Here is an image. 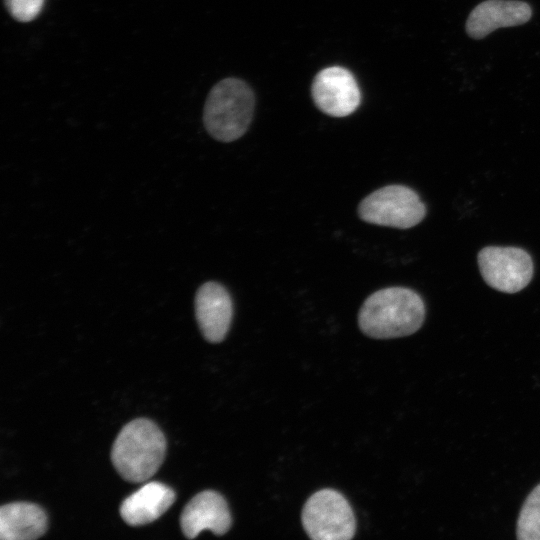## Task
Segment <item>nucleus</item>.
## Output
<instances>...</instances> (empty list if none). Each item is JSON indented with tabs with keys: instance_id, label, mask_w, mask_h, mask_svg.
I'll return each mask as SVG.
<instances>
[{
	"instance_id": "9b49d317",
	"label": "nucleus",
	"mask_w": 540,
	"mask_h": 540,
	"mask_svg": "<svg viewBox=\"0 0 540 540\" xmlns=\"http://www.w3.org/2000/svg\"><path fill=\"white\" fill-rule=\"evenodd\" d=\"M174 501L175 493L170 487L148 482L122 502L120 515L130 526L146 525L163 515Z\"/></svg>"
},
{
	"instance_id": "39448f33",
	"label": "nucleus",
	"mask_w": 540,
	"mask_h": 540,
	"mask_svg": "<svg viewBox=\"0 0 540 540\" xmlns=\"http://www.w3.org/2000/svg\"><path fill=\"white\" fill-rule=\"evenodd\" d=\"M358 214L370 224L407 229L423 220L426 207L411 188L388 185L366 196L359 204Z\"/></svg>"
},
{
	"instance_id": "f8f14e48",
	"label": "nucleus",
	"mask_w": 540,
	"mask_h": 540,
	"mask_svg": "<svg viewBox=\"0 0 540 540\" xmlns=\"http://www.w3.org/2000/svg\"><path fill=\"white\" fill-rule=\"evenodd\" d=\"M47 530L44 510L28 502H15L0 508V538L2 540H33Z\"/></svg>"
},
{
	"instance_id": "1a4fd4ad",
	"label": "nucleus",
	"mask_w": 540,
	"mask_h": 540,
	"mask_svg": "<svg viewBox=\"0 0 540 540\" xmlns=\"http://www.w3.org/2000/svg\"><path fill=\"white\" fill-rule=\"evenodd\" d=\"M232 519L225 498L218 492L205 490L195 495L184 507L180 526L183 534L193 539L208 529L215 535H224Z\"/></svg>"
},
{
	"instance_id": "f03ea898",
	"label": "nucleus",
	"mask_w": 540,
	"mask_h": 540,
	"mask_svg": "<svg viewBox=\"0 0 540 540\" xmlns=\"http://www.w3.org/2000/svg\"><path fill=\"white\" fill-rule=\"evenodd\" d=\"M166 452V440L151 420L139 418L126 424L116 437L112 463L120 476L132 483H142L160 468Z\"/></svg>"
},
{
	"instance_id": "6e6552de",
	"label": "nucleus",
	"mask_w": 540,
	"mask_h": 540,
	"mask_svg": "<svg viewBox=\"0 0 540 540\" xmlns=\"http://www.w3.org/2000/svg\"><path fill=\"white\" fill-rule=\"evenodd\" d=\"M195 315L204 338L211 343L221 342L229 331L233 315L227 289L217 282L200 286L195 296Z\"/></svg>"
},
{
	"instance_id": "9d476101",
	"label": "nucleus",
	"mask_w": 540,
	"mask_h": 540,
	"mask_svg": "<svg viewBox=\"0 0 540 540\" xmlns=\"http://www.w3.org/2000/svg\"><path fill=\"white\" fill-rule=\"evenodd\" d=\"M532 9L516 0H486L478 4L466 21V32L473 39H482L501 27L522 25L530 20Z\"/></svg>"
},
{
	"instance_id": "20e7f679",
	"label": "nucleus",
	"mask_w": 540,
	"mask_h": 540,
	"mask_svg": "<svg viewBox=\"0 0 540 540\" xmlns=\"http://www.w3.org/2000/svg\"><path fill=\"white\" fill-rule=\"evenodd\" d=\"M301 520L313 540H349L356 531L349 502L334 489H322L311 495L303 506Z\"/></svg>"
},
{
	"instance_id": "ddd939ff",
	"label": "nucleus",
	"mask_w": 540,
	"mask_h": 540,
	"mask_svg": "<svg viewBox=\"0 0 540 540\" xmlns=\"http://www.w3.org/2000/svg\"><path fill=\"white\" fill-rule=\"evenodd\" d=\"M519 540H540V483L526 497L516 524Z\"/></svg>"
},
{
	"instance_id": "423d86ee",
	"label": "nucleus",
	"mask_w": 540,
	"mask_h": 540,
	"mask_svg": "<svg viewBox=\"0 0 540 540\" xmlns=\"http://www.w3.org/2000/svg\"><path fill=\"white\" fill-rule=\"evenodd\" d=\"M478 264L485 282L505 293L524 289L533 276L531 256L518 247L487 246L478 253Z\"/></svg>"
},
{
	"instance_id": "7ed1b4c3",
	"label": "nucleus",
	"mask_w": 540,
	"mask_h": 540,
	"mask_svg": "<svg viewBox=\"0 0 540 540\" xmlns=\"http://www.w3.org/2000/svg\"><path fill=\"white\" fill-rule=\"evenodd\" d=\"M251 87L238 78H225L210 90L203 110L207 132L221 142H232L247 131L254 114Z\"/></svg>"
},
{
	"instance_id": "4468645a",
	"label": "nucleus",
	"mask_w": 540,
	"mask_h": 540,
	"mask_svg": "<svg viewBox=\"0 0 540 540\" xmlns=\"http://www.w3.org/2000/svg\"><path fill=\"white\" fill-rule=\"evenodd\" d=\"M8 13L19 22L35 19L42 10L44 0H4Z\"/></svg>"
},
{
	"instance_id": "0eeeda50",
	"label": "nucleus",
	"mask_w": 540,
	"mask_h": 540,
	"mask_svg": "<svg viewBox=\"0 0 540 540\" xmlns=\"http://www.w3.org/2000/svg\"><path fill=\"white\" fill-rule=\"evenodd\" d=\"M312 97L319 110L333 117L352 114L361 101L355 77L340 66L327 67L317 73L312 83Z\"/></svg>"
},
{
	"instance_id": "f257e3e1",
	"label": "nucleus",
	"mask_w": 540,
	"mask_h": 540,
	"mask_svg": "<svg viewBox=\"0 0 540 540\" xmlns=\"http://www.w3.org/2000/svg\"><path fill=\"white\" fill-rule=\"evenodd\" d=\"M425 319V305L418 293L406 287H388L372 293L358 314L361 331L375 339L409 336Z\"/></svg>"
}]
</instances>
